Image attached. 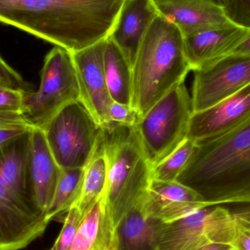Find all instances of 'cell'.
Segmentation results:
<instances>
[{"mask_svg":"<svg viewBox=\"0 0 250 250\" xmlns=\"http://www.w3.org/2000/svg\"><path fill=\"white\" fill-rule=\"evenodd\" d=\"M126 0H0V23L71 53L109 36Z\"/></svg>","mask_w":250,"mask_h":250,"instance_id":"1","label":"cell"},{"mask_svg":"<svg viewBox=\"0 0 250 250\" xmlns=\"http://www.w3.org/2000/svg\"><path fill=\"white\" fill-rule=\"evenodd\" d=\"M177 182L215 206L250 204V119L196 142Z\"/></svg>","mask_w":250,"mask_h":250,"instance_id":"2","label":"cell"},{"mask_svg":"<svg viewBox=\"0 0 250 250\" xmlns=\"http://www.w3.org/2000/svg\"><path fill=\"white\" fill-rule=\"evenodd\" d=\"M30 132L0 147V250L24 249L50 223L37 204L29 179Z\"/></svg>","mask_w":250,"mask_h":250,"instance_id":"3","label":"cell"},{"mask_svg":"<svg viewBox=\"0 0 250 250\" xmlns=\"http://www.w3.org/2000/svg\"><path fill=\"white\" fill-rule=\"evenodd\" d=\"M132 70L131 106L139 119L191 71L179 28L159 15L144 36Z\"/></svg>","mask_w":250,"mask_h":250,"instance_id":"4","label":"cell"},{"mask_svg":"<svg viewBox=\"0 0 250 250\" xmlns=\"http://www.w3.org/2000/svg\"><path fill=\"white\" fill-rule=\"evenodd\" d=\"M108 176L104 198L117 229L144 198L151 182L148 163L135 126L111 123L102 127Z\"/></svg>","mask_w":250,"mask_h":250,"instance_id":"5","label":"cell"},{"mask_svg":"<svg viewBox=\"0 0 250 250\" xmlns=\"http://www.w3.org/2000/svg\"><path fill=\"white\" fill-rule=\"evenodd\" d=\"M246 208L206 207L171 223H159L156 250H199L207 245L231 246L247 220Z\"/></svg>","mask_w":250,"mask_h":250,"instance_id":"6","label":"cell"},{"mask_svg":"<svg viewBox=\"0 0 250 250\" xmlns=\"http://www.w3.org/2000/svg\"><path fill=\"white\" fill-rule=\"evenodd\" d=\"M192 114V98L182 83L138 120L135 127L151 168L188 138Z\"/></svg>","mask_w":250,"mask_h":250,"instance_id":"7","label":"cell"},{"mask_svg":"<svg viewBox=\"0 0 250 250\" xmlns=\"http://www.w3.org/2000/svg\"><path fill=\"white\" fill-rule=\"evenodd\" d=\"M79 101V89L71 52L54 46L45 56L36 92H26L22 114L33 127L43 129L64 106Z\"/></svg>","mask_w":250,"mask_h":250,"instance_id":"8","label":"cell"},{"mask_svg":"<svg viewBox=\"0 0 250 250\" xmlns=\"http://www.w3.org/2000/svg\"><path fill=\"white\" fill-rule=\"evenodd\" d=\"M42 130L62 169L84 168L96 149L102 127L75 101L60 110Z\"/></svg>","mask_w":250,"mask_h":250,"instance_id":"9","label":"cell"},{"mask_svg":"<svg viewBox=\"0 0 250 250\" xmlns=\"http://www.w3.org/2000/svg\"><path fill=\"white\" fill-rule=\"evenodd\" d=\"M194 72L193 113L207 109L250 84V54H231Z\"/></svg>","mask_w":250,"mask_h":250,"instance_id":"10","label":"cell"},{"mask_svg":"<svg viewBox=\"0 0 250 250\" xmlns=\"http://www.w3.org/2000/svg\"><path fill=\"white\" fill-rule=\"evenodd\" d=\"M106 39L72 53L79 89V102L101 126L111 123L110 96L104 73V50Z\"/></svg>","mask_w":250,"mask_h":250,"instance_id":"11","label":"cell"},{"mask_svg":"<svg viewBox=\"0 0 250 250\" xmlns=\"http://www.w3.org/2000/svg\"><path fill=\"white\" fill-rule=\"evenodd\" d=\"M146 214L161 223H171L214 204L192 188L175 181L151 180L142 199Z\"/></svg>","mask_w":250,"mask_h":250,"instance_id":"12","label":"cell"},{"mask_svg":"<svg viewBox=\"0 0 250 250\" xmlns=\"http://www.w3.org/2000/svg\"><path fill=\"white\" fill-rule=\"evenodd\" d=\"M250 119V84L219 104L193 113L188 138L198 142L218 136Z\"/></svg>","mask_w":250,"mask_h":250,"instance_id":"13","label":"cell"},{"mask_svg":"<svg viewBox=\"0 0 250 250\" xmlns=\"http://www.w3.org/2000/svg\"><path fill=\"white\" fill-rule=\"evenodd\" d=\"M250 29L232 23L184 37L185 54L191 70H201L230 55Z\"/></svg>","mask_w":250,"mask_h":250,"instance_id":"14","label":"cell"},{"mask_svg":"<svg viewBox=\"0 0 250 250\" xmlns=\"http://www.w3.org/2000/svg\"><path fill=\"white\" fill-rule=\"evenodd\" d=\"M160 15L154 0H126L108 38L118 47L131 67L144 36Z\"/></svg>","mask_w":250,"mask_h":250,"instance_id":"15","label":"cell"},{"mask_svg":"<svg viewBox=\"0 0 250 250\" xmlns=\"http://www.w3.org/2000/svg\"><path fill=\"white\" fill-rule=\"evenodd\" d=\"M28 169L34 197L39 208L46 214L61 173L45 139L42 129L30 132Z\"/></svg>","mask_w":250,"mask_h":250,"instance_id":"16","label":"cell"},{"mask_svg":"<svg viewBox=\"0 0 250 250\" xmlns=\"http://www.w3.org/2000/svg\"><path fill=\"white\" fill-rule=\"evenodd\" d=\"M159 13L184 37L230 23L223 7L208 0H154Z\"/></svg>","mask_w":250,"mask_h":250,"instance_id":"17","label":"cell"},{"mask_svg":"<svg viewBox=\"0 0 250 250\" xmlns=\"http://www.w3.org/2000/svg\"><path fill=\"white\" fill-rule=\"evenodd\" d=\"M70 250H118L117 229L104 195L83 219Z\"/></svg>","mask_w":250,"mask_h":250,"instance_id":"18","label":"cell"},{"mask_svg":"<svg viewBox=\"0 0 250 250\" xmlns=\"http://www.w3.org/2000/svg\"><path fill=\"white\" fill-rule=\"evenodd\" d=\"M159 223L146 214L141 200L117 226L118 250H156Z\"/></svg>","mask_w":250,"mask_h":250,"instance_id":"19","label":"cell"},{"mask_svg":"<svg viewBox=\"0 0 250 250\" xmlns=\"http://www.w3.org/2000/svg\"><path fill=\"white\" fill-rule=\"evenodd\" d=\"M108 167L101 132L96 149L85 167L80 193L73 206L79 209L83 218L105 194Z\"/></svg>","mask_w":250,"mask_h":250,"instance_id":"20","label":"cell"},{"mask_svg":"<svg viewBox=\"0 0 250 250\" xmlns=\"http://www.w3.org/2000/svg\"><path fill=\"white\" fill-rule=\"evenodd\" d=\"M104 73L111 100L130 105L132 96V70L114 42L107 38L104 50Z\"/></svg>","mask_w":250,"mask_h":250,"instance_id":"21","label":"cell"},{"mask_svg":"<svg viewBox=\"0 0 250 250\" xmlns=\"http://www.w3.org/2000/svg\"><path fill=\"white\" fill-rule=\"evenodd\" d=\"M84 168H61L60 178L49 208L47 220L64 221L65 216L74 205L80 193Z\"/></svg>","mask_w":250,"mask_h":250,"instance_id":"22","label":"cell"},{"mask_svg":"<svg viewBox=\"0 0 250 250\" xmlns=\"http://www.w3.org/2000/svg\"><path fill=\"white\" fill-rule=\"evenodd\" d=\"M196 147V142L187 138L174 151L151 168V180L175 182L183 171Z\"/></svg>","mask_w":250,"mask_h":250,"instance_id":"23","label":"cell"},{"mask_svg":"<svg viewBox=\"0 0 250 250\" xmlns=\"http://www.w3.org/2000/svg\"><path fill=\"white\" fill-rule=\"evenodd\" d=\"M32 128L23 114L0 111V147L21 138Z\"/></svg>","mask_w":250,"mask_h":250,"instance_id":"24","label":"cell"},{"mask_svg":"<svg viewBox=\"0 0 250 250\" xmlns=\"http://www.w3.org/2000/svg\"><path fill=\"white\" fill-rule=\"evenodd\" d=\"M83 219L79 209L72 207L64 218V225L55 243L48 250H70Z\"/></svg>","mask_w":250,"mask_h":250,"instance_id":"25","label":"cell"},{"mask_svg":"<svg viewBox=\"0 0 250 250\" xmlns=\"http://www.w3.org/2000/svg\"><path fill=\"white\" fill-rule=\"evenodd\" d=\"M222 7L230 23L250 30V0H223Z\"/></svg>","mask_w":250,"mask_h":250,"instance_id":"26","label":"cell"},{"mask_svg":"<svg viewBox=\"0 0 250 250\" xmlns=\"http://www.w3.org/2000/svg\"><path fill=\"white\" fill-rule=\"evenodd\" d=\"M26 92L27 91L15 89L0 82V111L22 114Z\"/></svg>","mask_w":250,"mask_h":250,"instance_id":"27","label":"cell"},{"mask_svg":"<svg viewBox=\"0 0 250 250\" xmlns=\"http://www.w3.org/2000/svg\"><path fill=\"white\" fill-rule=\"evenodd\" d=\"M108 115L111 123L125 126H135L139 120L138 114L130 105L119 104L114 101L110 105Z\"/></svg>","mask_w":250,"mask_h":250,"instance_id":"28","label":"cell"},{"mask_svg":"<svg viewBox=\"0 0 250 250\" xmlns=\"http://www.w3.org/2000/svg\"><path fill=\"white\" fill-rule=\"evenodd\" d=\"M0 82L15 89L29 91V85L13 67H10L0 55Z\"/></svg>","mask_w":250,"mask_h":250,"instance_id":"29","label":"cell"},{"mask_svg":"<svg viewBox=\"0 0 250 250\" xmlns=\"http://www.w3.org/2000/svg\"><path fill=\"white\" fill-rule=\"evenodd\" d=\"M230 247L234 250H250V221L239 230Z\"/></svg>","mask_w":250,"mask_h":250,"instance_id":"30","label":"cell"},{"mask_svg":"<svg viewBox=\"0 0 250 250\" xmlns=\"http://www.w3.org/2000/svg\"><path fill=\"white\" fill-rule=\"evenodd\" d=\"M233 53V54H250V30L246 38L238 45L237 48Z\"/></svg>","mask_w":250,"mask_h":250,"instance_id":"31","label":"cell"},{"mask_svg":"<svg viewBox=\"0 0 250 250\" xmlns=\"http://www.w3.org/2000/svg\"><path fill=\"white\" fill-rule=\"evenodd\" d=\"M230 247L226 246V245L214 244V245H207L200 250H227Z\"/></svg>","mask_w":250,"mask_h":250,"instance_id":"32","label":"cell"},{"mask_svg":"<svg viewBox=\"0 0 250 250\" xmlns=\"http://www.w3.org/2000/svg\"><path fill=\"white\" fill-rule=\"evenodd\" d=\"M208 1H211L214 4L220 6V7H222V4H223V0H208Z\"/></svg>","mask_w":250,"mask_h":250,"instance_id":"33","label":"cell"},{"mask_svg":"<svg viewBox=\"0 0 250 250\" xmlns=\"http://www.w3.org/2000/svg\"><path fill=\"white\" fill-rule=\"evenodd\" d=\"M227 250H234L233 249V248H231V247H230V248H229Z\"/></svg>","mask_w":250,"mask_h":250,"instance_id":"34","label":"cell"},{"mask_svg":"<svg viewBox=\"0 0 250 250\" xmlns=\"http://www.w3.org/2000/svg\"></svg>","mask_w":250,"mask_h":250,"instance_id":"35","label":"cell"}]
</instances>
